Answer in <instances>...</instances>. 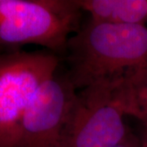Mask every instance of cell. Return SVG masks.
Here are the masks:
<instances>
[{"label": "cell", "instance_id": "cell-7", "mask_svg": "<svg viewBox=\"0 0 147 147\" xmlns=\"http://www.w3.org/2000/svg\"><path fill=\"white\" fill-rule=\"evenodd\" d=\"M118 92L125 115L147 125V61L121 79Z\"/></svg>", "mask_w": 147, "mask_h": 147}, {"label": "cell", "instance_id": "cell-8", "mask_svg": "<svg viewBox=\"0 0 147 147\" xmlns=\"http://www.w3.org/2000/svg\"><path fill=\"white\" fill-rule=\"evenodd\" d=\"M115 147H143L139 137H136L129 131L125 139Z\"/></svg>", "mask_w": 147, "mask_h": 147}, {"label": "cell", "instance_id": "cell-2", "mask_svg": "<svg viewBox=\"0 0 147 147\" xmlns=\"http://www.w3.org/2000/svg\"><path fill=\"white\" fill-rule=\"evenodd\" d=\"M81 11L75 0H0V53L29 44L65 52Z\"/></svg>", "mask_w": 147, "mask_h": 147}, {"label": "cell", "instance_id": "cell-6", "mask_svg": "<svg viewBox=\"0 0 147 147\" xmlns=\"http://www.w3.org/2000/svg\"><path fill=\"white\" fill-rule=\"evenodd\" d=\"M90 21L115 25H144L147 0H75Z\"/></svg>", "mask_w": 147, "mask_h": 147}, {"label": "cell", "instance_id": "cell-1", "mask_svg": "<svg viewBox=\"0 0 147 147\" xmlns=\"http://www.w3.org/2000/svg\"><path fill=\"white\" fill-rule=\"evenodd\" d=\"M65 52L76 90L120 80L147 61V27L89 21L69 38Z\"/></svg>", "mask_w": 147, "mask_h": 147}, {"label": "cell", "instance_id": "cell-4", "mask_svg": "<svg viewBox=\"0 0 147 147\" xmlns=\"http://www.w3.org/2000/svg\"><path fill=\"white\" fill-rule=\"evenodd\" d=\"M120 80L92 84L77 92L60 147H115L125 139L129 130L118 92Z\"/></svg>", "mask_w": 147, "mask_h": 147}, {"label": "cell", "instance_id": "cell-5", "mask_svg": "<svg viewBox=\"0 0 147 147\" xmlns=\"http://www.w3.org/2000/svg\"><path fill=\"white\" fill-rule=\"evenodd\" d=\"M77 90L68 75L57 72L27 107L16 147H60Z\"/></svg>", "mask_w": 147, "mask_h": 147}, {"label": "cell", "instance_id": "cell-3", "mask_svg": "<svg viewBox=\"0 0 147 147\" xmlns=\"http://www.w3.org/2000/svg\"><path fill=\"white\" fill-rule=\"evenodd\" d=\"M58 66L50 51L0 53V147L16 146L28 105Z\"/></svg>", "mask_w": 147, "mask_h": 147}, {"label": "cell", "instance_id": "cell-9", "mask_svg": "<svg viewBox=\"0 0 147 147\" xmlns=\"http://www.w3.org/2000/svg\"><path fill=\"white\" fill-rule=\"evenodd\" d=\"M139 139L141 141L142 146L147 147V125H143Z\"/></svg>", "mask_w": 147, "mask_h": 147}]
</instances>
